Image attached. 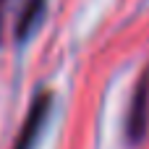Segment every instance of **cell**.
<instances>
[{"label":"cell","mask_w":149,"mask_h":149,"mask_svg":"<svg viewBox=\"0 0 149 149\" xmlns=\"http://www.w3.org/2000/svg\"><path fill=\"white\" fill-rule=\"evenodd\" d=\"M50 110H52V92H37L34 100H31V107H29V115L13 141V149H34L42 131H45V123L50 118Z\"/></svg>","instance_id":"1"},{"label":"cell","mask_w":149,"mask_h":149,"mask_svg":"<svg viewBox=\"0 0 149 149\" xmlns=\"http://www.w3.org/2000/svg\"><path fill=\"white\" fill-rule=\"evenodd\" d=\"M147 123H149V71L136 81L131 105H128V115H126V141L131 147H136L144 136H147Z\"/></svg>","instance_id":"2"},{"label":"cell","mask_w":149,"mask_h":149,"mask_svg":"<svg viewBox=\"0 0 149 149\" xmlns=\"http://www.w3.org/2000/svg\"><path fill=\"white\" fill-rule=\"evenodd\" d=\"M45 10H47V0H21V8L16 16V39L18 42H26L37 31V26L45 18Z\"/></svg>","instance_id":"3"},{"label":"cell","mask_w":149,"mask_h":149,"mask_svg":"<svg viewBox=\"0 0 149 149\" xmlns=\"http://www.w3.org/2000/svg\"><path fill=\"white\" fill-rule=\"evenodd\" d=\"M0 31H3V26H0Z\"/></svg>","instance_id":"4"}]
</instances>
